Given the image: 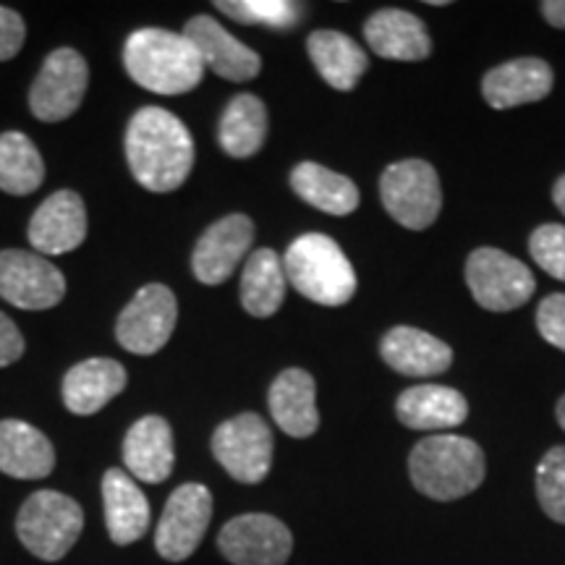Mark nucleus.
<instances>
[{
    "label": "nucleus",
    "instance_id": "2f4dec72",
    "mask_svg": "<svg viewBox=\"0 0 565 565\" xmlns=\"http://www.w3.org/2000/svg\"><path fill=\"white\" fill-rule=\"evenodd\" d=\"M536 500L557 524H565V445L547 450L536 469Z\"/></svg>",
    "mask_w": 565,
    "mask_h": 565
},
{
    "label": "nucleus",
    "instance_id": "7ed1b4c3",
    "mask_svg": "<svg viewBox=\"0 0 565 565\" xmlns=\"http://www.w3.org/2000/svg\"><path fill=\"white\" fill-rule=\"evenodd\" d=\"M408 475L422 494L450 503L484 482V454L469 437L429 435L414 445Z\"/></svg>",
    "mask_w": 565,
    "mask_h": 565
},
{
    "label": "nucleus",
    "instance_id": "4be33fe9",
    "mask_svg": "<svg viewBox=\"0 0 565 565\" xmlns=\"http://www.w3.org/2000/svg\"><path fill=\"white\" fill-rule=\"evenodd\" d=\"M385 364L406 377H435L454 364V351L440 338L416 328H393L380 343Z\"/></svg>",
    "mask_w": 565,
    "mask_h": 565
},
{
    "label": "nucleus",
    "instance_id": "c9c22d12",
    "mask_svg": "<svg viewBox=\"0 0 565 565\" xmlns=\"http://www.w3.org/2000/svg\"><path fill=\"white\" fill-rule=\"evenodd\" d=\"M24 356V335L19 333L17 322L0 312V366H9Z\"/></svg>",
    "mask_w": 565,
    "mask_h": 565
},
{
    "label": "nucleus",
    "instance_id": "f03ea898",
    "mask_svg": "<svg viewBox=\"0 0 565 565\" xmlns=\"http://www.w3.org/2000/svg\"><path fill=\"white\" fill-rule=\"evenodd\" d=\"M124 66L139 87L154 95H186L204 76L202 55L186 34L137 30L124 45Z\"/></svg>",
    "mask_w": 565,
    "mask_h": 565
},
{
    "label": "nucleus",
    "instance_id": "f8f14e48",
    "mask_svg": "<svg viewBox=\"0 0 565 565\" xmlns=\"http://www.w3.org/2000/svg\"><path fill=\"white\" fill-rule=\"evenodd\" d=\"M217 547L233 565H286L294 553V534L275 515L244 513L221 529Z\"/></svg>",
    "mask_w": 565,
    "mask_h": 565
},
{
    "label": "nucleus",
    "instance_id": "5701e85b",
    "mask_svg": "<svg viewBox=\"0 0 565 565\" xmlns=\"http://www.w3.org/2000/svg\"><path fill=\"white\" fill-rule=\"evenodd\" d=\"M273 419L286 435L309 437L320 427L315 377L303 370H286L270 387Z\"/></svg>",
    "mask_w": 565,
    "mask_h": 565
},
{
    "label": "nucleus",
    "instance_id": "e433bc0d",
    "mask_svg": "<svg viewBox=\"0 0 565 565\" xmlns=\"http://www.w3.org/2000/svg\"><path fill=\"white\" fill-rule=\"evenodd\" d=\"M542 17L547 19V24L565 30V0H547V3H542Z\"/></svg>",
    "mask_w": 565,
    "mask_h": 565
},
{
    "label": "nucleus",
    "instance_id": "f704fd0d",
    "mask_svg": "<svg viewBox=\"0 0 565 565\" xmlns=\"http://www.w3.org/2000/svg\"><path fill=\"white\" fill-rule=\"evenodd\" d=\"M26 38L24 19L17 11L0 6V61H11L21 51Z\"/></svg>",
    "mask_w": 565,
    "mask_h": 565
},
{
    "label": "nucleus",
    "instance_id": "dca6fc26",
    "mask_svg": "<svg viewBox=\"0 0 565 565\" xmlns=\"http://www.w3.org/2000/svg\"><path fill=\"white\" fill-rule=\"evenodd\" d=\"M196 53L202 55L204 68H210L212 74H217L221 79L228 82H249L259 74L263 61L259 55L246 47L244 42H238L225 26L217 24L212 17H194L186 21V30H183Z\"/></svg>",
    "mask_w": 565,
    "mask_h": 565
},
{
    "label": "nucleus",
    "instance_id": "aec40b11",
    "mask_svg": "<svg viewBox=\"0 0 565 565\" xmlns=\"http://www.w3.org/2000/svg\"><path fill=\"white\" fill-rule=\"evenodd\" d=\"M364 38L372 51L387 61H424L433 51L424 21L401 9L372 13L364 24Z\"/></svg>",
    "mask_w": 565,
    "mask_h": 565
},
{
    "label": "nucleus",
    "instance_id": "c85d7f7f",
    "mask_svg": "<svg viewBox=\"0 0 565 565\" xmlns=\"http://www.w3.org/2000/svg\"><path fill=\"white\" fill-rule=\"evenodd\" d=\"M267 137V108L257 95L233 97L221 118L217 139L231 158H252L263 150Z\"/></svg>",
    "mask_w": 565,
    "mask_h": 565
},
{
    "label": "nucleus",
    "instance_id": "20e7f679",
    "mask_svg": "<svg viewBox=\"0 0 565 565\" xmlns=\"http://www.w3.org/2000/svg\"><path fill=\"white\" fill-rule=\"evenodd\" d=\"M286 278L307 299L322 307H343L356 294V273L341 246L322 233H307L288 246Z\"/></svg>",
    "mask_w": 565,
    "mask_h": 565
},
{
    "label": "nucleus",
    "instance_id": "2eb2a0df",
    "mask_svg": "<svg viewBox=\"0 0 565 565\" xmlns=\"http://www.w3.org/2000/svg\"><path fill=\"white\" fill-rule=\"evenodd\" d=\"M87 238V210L76 192H55L40 204L30 221V244L42 257L79 249Z\"/></svg>",
    "mask_w": 565,
    "mask_h": 565
},
{
    "label": "nucleus",
    "instance_id": "f257e3e1",
    "mask_svg": "<svg viewBox=\"0 0 565 565\" xmlns=\"http://www.w3.org/2000/svg\"><path fill=\"white\" fill-rule=\"evenodd\" d=\"M126 158L139 186L158 194L175 192L194 168V139L181 118L150 105L129 121Z\"/></svg>",
    "mask_w": 565,
    "mask_h": 565
},
{
    "label": "nucleus",
    "instance_id": "1a4fd4ad",
    "mask_svg": "<svg viewBox=\"0 0 565 565\" xmlns=\"http://www.w3.org/2000/svg\"><path fill=\"white\" fill-rule=\"evenodd\" d=\"M89 84V66L74 47H58L42 63L30 89V108L40 121L58 124L74 116Z\"/></svg>",
    "mask_w": 565,
    "mask_h": 565
},
{
    "label": "nucleus",
    "instance_id": "6e6552de",
    "mask_svg": "<svg viewBox=\"0 0 565 565\" xmlns=\"http://www.w3.org/2000/svg\"><path fill=\"white\" fill-rule=\"evenodd\" d=\"M466 282L479 307L490 312H511L524 307L534 294V275L511 254L482 246L466 263Z\"/></svg>",
    "mask_w": 565,
    "mask_h": 565
},
{
    "label": "nucleus",
    "instance_id": "423d86ee",
    "mask_svg": "<svg viewBox=\"0 0 565 565\" xmlns=\"http://www.w3.org/2000/svg\"><path fill=\"white\" fill-rule=\"evenodd\" d=\"M380 196H383L387 215L412 231L429 228L443 207L440 179L435 168L424 160L387 166L380 179Z\"/></svg>",
    "mask_w": 565,
    "mask_h": 565
},
{
    "label": "nucleus",
    "instance_id": "bb28decb",
    "mask_svg": "<svg viewBox=\"0 0 565 565\" xmlns=\"http://www.w3.org/2000/svg\"><path fill=\"white\" fill-rule=\"evenodd\" d=\"M291 189L303 202L328 215H351L362 202L356 183L317 162H301L294 168Z\"/></svg>",
    "mask_w": 565,
    "mask_h": 565
},
{
    "label": "nucleus",
    "instance_id": "7c9ffc66",
    "mask_svg": "<svg viewBox=\"0 0 565 565\" xmlns=\"http://www.w3.org/2000/svg\"><path fill=\"white\" fill-rule=\"evenodd\" d=\"M215 9L233 21L270 26V30H291L301 19V6L288 0H217Z\"/></svg>",
    "mask_w": 565,
    "mask_h": 565
},
{
    "label": "nucleus",
    "instance_id": "c756f323",
    "mask_svg": "<svg viewBox=\"0 0 565 565\" xmlns=\"http://www.w3.org/2000/svg\"><path fill=\"white\" fill-rule=\"evenodd\" d=\"M45 181V162L34 141L21 131L0 134V189L26 196Z\"/></svg>",
    "mask_w": 565,
    "mask_h": 565
},
{
    "label": "nucleus",
    "instance_id": "9d476101",
    "mask_svg": "<svg viewBox=\"0 0 565 565\" xmlns=\"http://www.w3.org/2000/svg\"><path fill=\"white\" fill-rule=\"evenodd\" d=\"M175 320H179V301L171 288L150 282L118 315L116 338L126 351L152 356L171 341Z\"/></svg>",
    "mask_w": 565,
    "mask_h": 565
},
{
    "label": "nucleus",
    "instance_id": "4468645a",
    "mask_svg": "<svg viewBox=\"0 0 565 565\" xmlns=\"http://www.w3.org/2000/svg\"><path fill=\"white\" fill-rule=\"evenodd\" d=\"M254 223L246 215H228L212 223L194 246L192 270L204 286H221L249 254Z\"/></svg>",
    "mask_w": 565,
    "mask_h": 565
},
{
    "label": "nucleus",
    "instance_id": "cd10ccee",
    "mask_svg": "<svg viewBox=\"0 0 565 565\" xmlns=\"http://www.w3.org/2000/svg\"><path fill=\"white\" fill-rule=\"evenodd\" d=\"M286 267L273 249H257L242 273V307L252 317H273L286 299Z\"/></svg>",
    "mask_w": 565,
    "mask_h": 565
},
{
    "label": "nucleus",
    "instance_id": "ddd939ff",
    "mask_svg": "<svg viewBox=\"0 0 565 565\" xmlns=\"http://www.w3.org/2000/svg\"><path fill=\"white\" fill-rule=\"evenodd\" d=\"M66 296V278L42 254L6 249L0 252V299L13 307L40 312L53 309Z\"/></svg>",
    "mask_w": 565,
    "mask_h": 565
},
{
    "label": "nucleus",
    "instance_id": "58836bf2",
    "mask_svg": "<svg viewBox=\"0 0 565 565\" xmlns=\"http://www.w3.org/2000/svg\"><path fill=\"white\" fill-rule=\"evenodd\" d=\"M557 422H561V427L565 429V395L561 398V404H557Z\"/></svg>",
    "mask_w": 565,
    "mask_h": 565
},
{
    "label": "nucleus",
    "instance_id": "6ab92c4d",
    "mask_svg": "<svg viewBox=\"0 0 565 565\" xmlns=\"http://www.w3.org/2000/svg\"><path fill=\"white\" fill-rule=\"evenodd\" d=\"M126 370L116 359H87L63 377V404L71 414L89 416L108 406L126 387Z\"/></svg>",
    "mask_w": 565,
    "mask_h": 565
},
{
    "label": "nucleus",
    "instance_id": "f3484780",
    "mask_svg": "<svg viewBox=\"0 0 565 565\" xmlns=\"http://www.w3.org/2000/svg\"><path fill=\"white\" fill-rule=\"evenodd\" d=\"M124 463L134 479L160 484L171 477L175 463V445L171 424L162 416H141L131 424L124 440Z\"/></svg>",
    "mask_w": 565,
    "mask_h": 565
},
{
    "label": "nucleus",
    "instance_id": "b1692460",
    "mask_svg": "<svg viewBox=\"0 0 565 565\" xmlns=\"http://www.w3.org/2000/svg\"><path fill=\"white\" fill-rule=\"evenodd\" d=\"M55 469V450L40 429L19 419L0 422V471L13 479H42Z\"/></svg>",
    "mask_w": 565,
    "mask_h": 565
},
{
    "label": "nucleus",
    "instance_id": "39448f33",
    "mask_svg": "<svg viewBox=\"0 0 565 565\" xmlns=\"http://www.w3.org/2000/svg\"><path fill=\"white\" fill-rule=\"evenodd\" d=\"M84 529L82 505L68 494L40 490L26 498L17 515V534L21 545L40 561L55 563L68 555Z\"/></svg>",
    "mask_w": 565,
    "mask_h": 565
},
{
    "label": "nucleus",
    "instance_id": "473e14b6",
    "mask_svg": "<svg viewBox=\"0 0 565 565\" xmlns=\"http://www.w3.org/2000/svg\"><path fill=\"white\" fill-rule=\"evenodd\" d=\"M529 252L547 275L565 280V225H540L529 238Z\"/></svg>",
    "mask_w": 565,
    "mask_h": 565
},
{
    "label": "nucleus",
    "instance_id": "393cba45",
    "mask_svg": "<svg viewBox=\"0 0 565 565\" xmlns=\"http://www.w3.org/2000/svg\"><path fill=\"white\" fill-rule=\"evenodd\" d=\"M395 414L408 429H450L466 422L469 404L454 387L416 385L401 393Z\"/></svg>",
    "mask_w": 565,
    "mask_h": 565
},
{
    "label": "nucleus",
    "instance_id": "412c9836",
    "mask_svg": "<svg viewBox=\"0 0 565 565\" xmlns=\"http://www.w3.org/2000/svg\"><path fill=\"white\" fill-rule=\"evenodd\" d=\"M553 89V68L540 58L508 61L492 68L482 82L484 100L498 110L545 100Z\"/></svg>",
    "mask_w": 565,
    "mask_h": 565
},
{
    "label": "nucleus",
    "instance_id": "a878e982",
    "mask_svg": "<svg viewBox=\"0 0 565 565\" xmlns=\"http://www.w3.org/2000/svg\"><path fill=\"white\" fill-rule=\"evenodd\" d=\"M307 51L322 79L341 92L356 87L364 71L370 68V58L362 47L349 34L335 30H317L309 34Z\"/></svg>",
    "mask_w": 565,
    "mask_h": 565
},
{
    "label": "nucleus",
    "instance_id": "4c0bfd02",
    "mask_svg": "<svg viewBox=\"0 0 565 565\" xmlns=\"http://www.w3.org/2000/svg\"><path fill=\"white\" fill-rule=\"evenodd\" d=\"M553 200L557 204V210H561L565 215V175H563V179H557L555 189H553Z\"/></svg>",
    "mask_w": 565,
    "mask_h": 565
},
{
    "label": "nucleus",
    "instance_id": "9b49d317",
    "mask_svg": "<svg viewBox=\"0 0 565 565\" xmlns=\"http://www.w3.org/2000/svg\"><path fill=\"white\" fill-rule=\"evenodd\" d=\"M212 521V494L202 484H181L171 492L154 529L160 557L181 563L196 553Z\"/></svg>",
    "mask_w": 565,
    "mask_h": 565
},
{
    "label": "nucleus",
    "instance_id": "72a5a7b5",
    "mask_svg": "<svg viewBox=\"0 0 565 565\" xmlns=\"http://www.w3.org/2000/svg\"><path fill=\"white\" fill-rule=\"evenodd\" d=\"M536 330L550 345L565 351V294H553L536 309Z\"/></svg>",
    "mask_w": 565,
    "mask_h": 565
},
{
    "label": "nucleus",
    "instance_id": "a211bd4d",
    "mask_svg": "<svg viewBox=\"0 0 565 565\" xmlns=\"http://www.w3.org/2000/svg\"><path fill=\"white\" fill-rule=\"evenodd\" d=\"M105 524L116 545H134L150 529V503L129 471L108 469L103 477Z\"/></svg>",
    "mask_w": 565,
    "mask_h": 565
},
{
    "label": "nucleus",
    "instance_id": "0eeeda50",
    "mask_svg": "<svg viewBox=\"0 0 565 565\" xmlns=\"http://www.w3.org/2000/svg\"><path fill=\"white\" fill-rule=\"evenodd\" d=\"M273 433L259 414H238L212 435V456L242 484H259L270 475Z\"/></svg>",
    "mask_w": 565,
    "mask_h": 565
}]
</instances>
